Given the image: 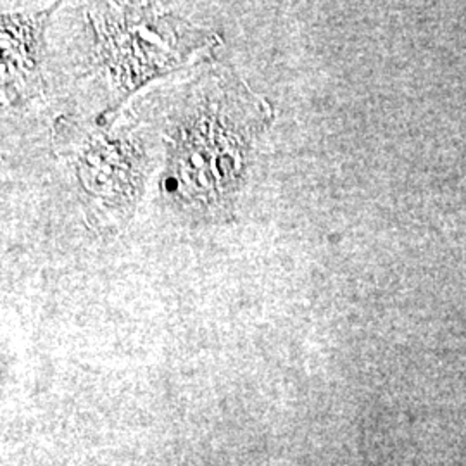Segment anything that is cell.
<instances>
[{
    "mask_svg": "<svg viewBox=\"0 0 466 466\" xmlns=\"http://www.w3.org/2000/svg\"><path fill=\"white\" fill-rule=\"evenodd\" d=\"M271 117L232 66L185 85L167 125L163 190L171 206L199 223L230 221Z\"/></svg>",
    "mask_w": 466,
    "mask_h": 466,
    "instance_id": "cell-1",
    "label": "cell"
},
{
    "mask_svg": "<svg viewBox=\"0 0 466 466\" xmlns=\"http://www.w3.org/2000/svg\"><path fill=\"white\" fill-rule=\"evenodd\" d=\"M86 66L107 90L109 116L156 78L187 66L217 36L157 4H92L85 11Z\"/></svg>",
    "mask_w": 466,
    "mask_h": 466,
    "instance_id": "cell-2",
    "label": "cell"
},
{
    "mask_svg": "<svg viewBox=\"0 0 466 466\" xmlns=\"http://www.w3.org/2000/svg\"><path fill=\"white\" fill-rule=\"evenodd\" d=\"M86 199L111 218L127 219L138 202L147 173V157L132 138L88 135L73 159Z\"/></svg>",
    "mask_w": 466,
    "mask_h": 466,
    "instance_id": "cell-3",
    "label": "cell"
},
{
    "mask_svg": "<svg viewBox=\"0 0 466 466\" xmlns=\"http://www.w3.org/2000/svg\"><path fill=\"white\" fill-rule=\"evenodd\" d=\"M56 5L36 11H2V92L9 104L42 92L46 28Z\"/></svg>",
    "mask_w": 466,
    "mask_h": 466,
    "instance_id": "cell-4",
    "label": "cell"
}]
</instances>
